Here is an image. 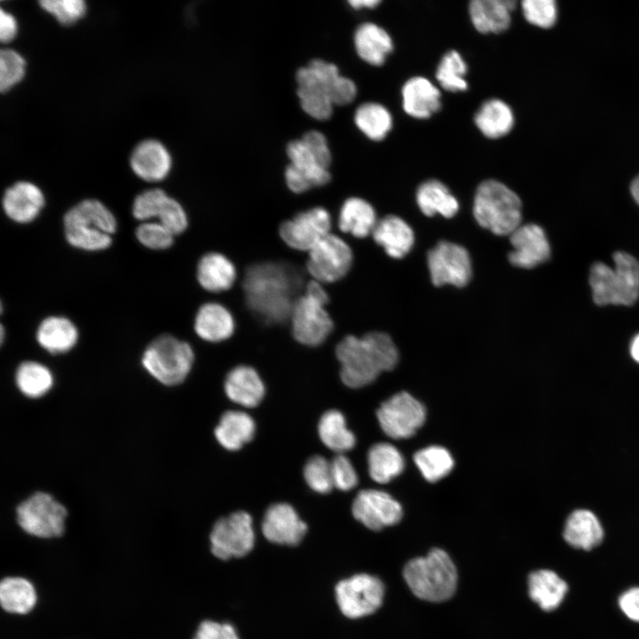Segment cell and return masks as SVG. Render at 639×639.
I'll use <instances>...</instances> for the list:
<instances>
[{
	"label": "cell",
	"mask_w": 639,
	"mask_h": 639,
	"mask_svg": "<svg viewBox=\"0 0 639 639\" xmlns=\"http://www.w3.org/2000/svg\"><path fill=\"white\" fill-rule=\"evenodd\" d=\"M432 283L440 287L451 284L463 287L471 278V261L468 251L462 246L440 241L431 248L427 256Z\"/></svg>",
	"instance_id": "9a60e30c"
},
{
	"label": "cell",
	"mask_w": 639,
	"mask_h": 639,
	"mask_svg": "<svg viewBox=\"0 0 639 639\" xmlns=\"http://www.w3.org/2000/svg\"><path fill=\"white\" fill-rule=\"evenodd\" d=\"M167 195L161 188H152L140 193L132 203L133 217L141 222L155 218L161 203Z\"/></svg>",
	"instance_id": "f907efd6"
},
{
	"label": "cell",
	"mask_w": 639,
	"mask_h": 639,
	"mask_svg": "<svg viewBox=\"0 0 639 639\" xmlns=\"http://www.w3.org/2000/svg\"><path fill=\"white\" fill-rule=\"evenodd\" d=\"M133 173L146 182H159L170 173L172 159L166 146L159 140L148 138L140 141L130 156Z\"/></svg>",
	"instance_id": "ffe728a7"
},
{
	"label": "cell",
	"mask_w": 639,
	"mask_h": 639,
	"mask_svg": "<svg viewBox=\"0 0 639 639\" xmlns=\"http://www.w3.org/2000/svg\"><path fill=\"white\" fill-rule=\"evenodd\" d=\"M18 25L14 16L0 9V41L2 43H11L17 36Z\"/></svg>",
	"instance_id": "9f6ffc18"
},
{
	"label": "cell",
	"mask_w": 639,
	"mask_h": 639,
	"mask_svg": "<svg viewBox=\"0 0 639 639\" xmlns=\"http://www.w3.org/2000/svg\"><path fill=\"white\" fill-rule=\"evenodd\" d=\"M155 218L175 236L185 232L188 225L185 209L176 199L169 195L161 204Z\"/></svg>",
	"instance_id": "681fc988"
},
{
	"label": "cell",
	"mask_w": 639,
	"mask_h": 639,
	"mask_svg": "<svg viewBox=\"0 0 639 639\" xmlns=\"http://www.w3.org/2000/svg\"><path fill=\"white\" fill-rule=\"evenodd\" d=\"M354 122L373 141L384 139L393 126L390 112L376 102H366L359 106L354 113Z\"/></svg>",
	"instance_id": "74e56055"
},
{
	"label": "cell",
	"mask_w": 639,
	"mask_h": 639,
	"mask_svg": "<svg viewBox=\"0 0 639 639\" xmlns=\"http://www.w3.org/2000/svg\"><path fill=\"white\" fill-rule=\"evenodd\" d=\"M567 591V583L551 570L534 571L528 577L529 596L543 611L556 609Z\"/></svg>",
	"instance_id": "1f68e13d"
},
{
	"label": "cell",
	"mask_w": 639,
	"mask_h": 639,
	"mask_svg": "<svg viewBox=\"0 0 639 639\" xmlns=\"http://www.w3.org/2000/svg\"><path fill=\"white\" fill-rule=\"evenodd\" d=\"M414 462L422 477L434 483L447 476L453 469L454 461L447 449L430 446L417 451Z\"/></svg>",
	"instance_id": "b9f144b4"
},
{
	"label": "cell",
	"mask_w": 639,
	"mask_h": 639,
	"mask_svg": "<svg viewBox=\"0 0 639 639\" xmlns=\"http://www.w3.org/2000/svg\"><path fill=\"white\" fill-rule=\"evenodd\" d=\"M376 214L373 206L366 200L351 197L343 203L338 217L339 229L357 238L372 234L376 223Z\"/></svg>",
	"instance_id": "836d02e7"
},
{
	"label": "cell",
	"mask_w": 639,
	"mask_h": 639,
	"mask_svg": "<svg viewBox=\"0 0 639 639\" xmlns=\"http://www.w3.org/2000/svg\"><path fill=\"white\" fill-rule=\"evenodd\" d=\"M415 198L421 211L427 217L440 214L450 218L459 210L457 199L445 184L437 179L422 183L417 188Z\"/></svg>",
	"instance_id": "e575fe53"
},
{
	"label": "cell",
	"mask_w": 639,
	"mask_h": 639,
	"mask_svg": "<svg viewBox=\"0 0 639 639\" xmlns=\"http://www.w3.org/2000/svg\"><path fill=\"white\" fill-rule=\"evenodd\" d=\"M225 391L233 402L245 407H254L264 398V385L256 369L241 365L227 374Z\"/></svg>",
	"instance_id": "83f0119b"
},
{
	"label": "cell",
	"mask_w": 639,
	"mask_h": 639,
	"mask_svg": "<svg viewBox=\"0 0 639 639\" xmlns=\"http://www.w3.org/2000/svg\"><path fill=\"white\" fill-rule=\"evenodd\" d=\"M402 107L409 116L424 120L441 108V92L428 78L413 76L401 89Z\"/></svg>",
	"instance_id": "603a6c76"
},
{
	"label": "cell",
	"mask_w": 639,
	"mask_h": 639,
	"mask_svg": "<svg viewBox=\"0 0 639 639\" xmlns=\"http://www.w3.org/2000/svg\"><path fill=\"white\" fill-rule=\"evenodd\" d=\"M15 381L24 395L29 398H40L51 388L53 376L44 365L36 361H25L18 367Z\"/></svg>",
	"instance_id": "60d3db41"
},
{
	"label": "cell",
	"mask_w": 639,
	"mask_h": 639,
	"mask_svg": "<svg viewBox=\"0 0 639 639\" xmlns=\"http://www.w3.org/2000/svg\"><path fill=\"white\" fill-rule=\"evenodd\" d=\"M474 122L485 137L496 139L511 131L515 117L511 107L505 101L490 99L477 109Z\"/></svg>",
	"instance_id": "d6a6232c"
},
{
	"label": "cell",
	"mask_w": 639,
	"mask_h": 639,
	"mask_svg": "<svg viewBox=\"0 0 639 639\" xmlns=\"http://www.w3.org/2000/svg\"><path fill=\"white\" fill-rule=\"evenodd\" d=\"M509 241L514 250L509 254V260L517 267L531 269L550 256L546 234L537 225H520L509 235Z\"/></svg>",
	"instance_id": "ac0fdd59"
},
{
	"label": "cell",
	"mask_w": 639,
	"mask_h": 639,
	"mask_svg": "<svg viewBox=\"0 0 639 639\" xmlns=\"http://www.w3.org/2000/svg\"><path fill=\"white\" fill-rule=\"evenodd\" d=\"M614 268L602 262L595 263L589 272L592 297L598 305L630 306L639 297V262L631 255L613 254Z\"/></svg>",
	"instance_id": "277c9868"
},
{
	"label": "cell",
	"mask_w": 639,
	"mask_h": 639,
	"mask_svg": "<svg viewBox=\"0 0 639 639\" xmlns=\"http://www.w3.org/2000/svg\"><path fill=\"white\" fill-rule=\"evenodd\" d=\"M318 431L323 444L337 453L351 450L356 444L355 436L347 428L344 416L337 410L327 411L321 416Z\"/></svg>",
	"instance_id": "f35d334b"
},
{
	"label": "cell",
	"mask_w": 639,
	"mask_h": 639,
	"mask_svg": "<svg viewBox=\"0 0 639 639\" xmlns=\"http://www.w3.org/2000/svg\"><path fill=\"white\" fill-rule=\"evenodd\" d=\"M383 595V582L369 574L354 575L335 587L337 604L341 611L351 619L375 612L381 606Z\"/></svg>",
	"instance_id": "7c38bea8"
},
{
	"label": "cell",
	"mask_w": 639,
	"mask_h": 639,
	"mask_svg": "<svg viewBox=\"0 0 639 639\" xmlns=\"http://www.w3.org/2000/svg\"><path fill=\"white\" fill-rule=\"evenodd\" d=\"M331 473L334 486L342 491H349L358 484V475L351 461L339 454L331 462Z\"/></svg>",
	"instance_id": "816d5d0a"
},
{
	"label": "cell",
	"mask_w": 639,
	"mask_h": 639,
	"mask_svg": "<svg viewBox=\"0 0 639 639\" xmlns=\"http://www.w3.org/2000/svg\"><path fill=\"white\" fill-rule=\"evenodd\" d=\"M521 8L525 20L541 28L553 27L557 18V6L554 0H524Z\"/></svg>",
	"instance_id": "7dc6e473"
},
{
	"label": "cell",
	"mask_w": 639,
	"mask_h": 639,
	"mask_svg": "<svg viewBox=\"0 0 639 639\" xmlns=\"http://www.w3.org/2000/svg\"><path fill=\"white\" fill-rule=\"evenodd\" d=\"M301 283L296 271L285 264L264 262L253 264L243 280L248 306L268 324L289 320Z\"/></svg>",
	"instance_id": "6da1fadb"
},
{
	"label": "cell",
	"mask_w": 639,
	"mask_h": 639,
	"mask_svg": "<svg viewBox=\"0 0 639 639\" xmlns=\"http://www.w3.org/2000/svg\"><path fill=\"white\" fill-rule=\"evenodd\" d=\"M352 260L350 246L330 233L308 252L306 267L313 280L321 284L333 283L347 274Z\"/></svg>",
	"instance_id": "8fae6325"
},
{
	"label": "cell",
	"mask_w": 639,
	"mask_h": 639,
	"mask_svg": "<svg viewBox=\"0 0 639 639\" xmlns=\"http://www.w3.org/2000/svg\"><path fill=\"white\" fill-rule=\"evenodd\" d=\"M301 139L319 163L328 169L332 162V154L325 135L320 131L312 130L305 132Z\"/></svg>",
	"instance_id": "f5cc1de1"
},
{
	"label": "cell",
	"mask_w": 639,
	"mask_h": 639,
	"mask_svg": "<svg viewBox=\"0 0 639 639\" xmlns=\"http://www.w3.org/2000/svg\"><path fill=\"white\" fill-rule=\"evenodd\" d=\"M45 199L43 191L29 181H18L4 193L2 207L13 222L28 224L41 213Z\"/></svg>",
	"instance_id": "44dd1931"
},
{
	"label": "cell",
	"mask_w": 639,
	"mask_h": 639,
	"mask_svg": "<svg viewBox=\"0 0 639 639\" xmlns=\"http://www.w3.org/2000/svg\"><path fill=\"white\" fill-rule=\"evenodd\" d=\"M563 535L572 547L590 550L603 540L604 530L594 513L578 509L567 518Z\"/></svg>",
	"instance_id": "4dcf8cb0"
},
{
	"label": "cell",
	"mask_w": 639,
	"mask_h": 639,
	"mask_svg": "<svg viewBox=\"0 0 639 639\" xmlns=\"http://www.w3.org/2000/svg\"><path fill=\"white\" fill-rule=\"evenodd\" d=\"M335 355L341 365V379L350 388L368 385L382 372L392 370L398 360L390 335L376 331L361 337H343L336 345Z\"/></svg>",
	"instance_id": "7a4b0ae2"
},
{
	"label": "cell",
	"mask_w": 639,
	"mask_h": 639,
	"mask_svg": "<svg viewBox=\"0 0 639 639\" xmlns=\"http://www.w3.org/2000/svg\"><path fill=\"white\" fill-rule=\"evenodd\" d=\"M383 431L394 439L408 438L422 426L426 419L424 406L406 391L385 400L376 412Z\"/></svg>",
	"instance_id": "30bf717a"
},
{
	"label": "cell",
	"mask_w": 639,
	"mask_h": 639,
	"mask_svg": "<svg viewBox=\"0 0 639 639\" xmlns=\"http://www.w3.org/2000/svg\"><path fill=\"white\" fill-rule=\"evenodd\" d=\"M351 511L358 521L374 531L398 524L403 515L402 507L395 499L375 489L360 491L352 502Z\"/></svg>",
	"instance_id": "e0dca14e"
},
{
	"label": "cell",
	"mask_w": 639,
	"mask_h": 639,
	"mask_svg": "<svg viewBox=\"0 0 639 639\" xmlns=\"http://www.w3.org/2000/svg\"><path fill=\"white\" fill-rule=\"evenodd\" d=\"M67 515L66 508L51 494L38 492L17 508V521L28 533L40 538L60 536Z\"/></svg>",
	"instance_id": "9c48e42d"
},
{
	"label": "cell",
	"mask_w": 639,
	"mask_h": 639,
	"mask_svg": "<svg viewBox=\"0 0 639 639\" xmlns=\"http://www.w3.org/2000/svg\"><path fill=\"white\" fill-rule=\"evenodd\" d=\"M516 4L514 0H473L469 4L471 23L481 34L501 33L509 28Z\"/></svg>",
	"instance_id": "d4e9b609"
},
{
	"label": "cell",
	"mask_w": 639,
	"mask_h": 639,
	"mask_svg": "<svg viewBox=\"0 0 639 639\" xmlns=\"http://www.w3.org/2000/svg\"><path fill=\"white\" fill-rule=\"evenodd\" d=\"M135 233L137 240L150 249H167L174 243L175 235L158 221L142 222Z\"/></svg>",
	"instance_id": "c3c4849f"
},
{
	"label": "cell",
	"mask_w": 639,
	"mask_h": 639,
	"mask_svg": "<svg viewBox=\"0 0 639 639\" xmlns=\"http://www.w3.org/2000/svg\"><path fill=\"white\" fill-rule=\"evenodd\" d=\"M25 73L26 61L20 53L11 48L0 51L1 92H6L20 83Z\"/></svg>",
	"instance_id": "ee69618b"
},
{
	"label": "cell",
	"mask_w": 639,
	"mask_h": 639,
	"mask_svg": "<svg viewBox=\"0 0 639 639\" xmlns=\"http://www.w3.org/2000/svg\"><path fill=\"white\" fill-rule=\"evenodd\" d=\"M630 192L634 200L639 205V175L631 182Z\"/></svg>",
	"instance_id": "680465c9"
},
{
	"label": "cell",
	"mask_w": 639,
	"mask_h": 639,
	"mask_svg": "<svg viewBox=\"0 0 639 639\" xmlns=\"http://www.w3.org/2000/svg\"><path fill=\"white\" fill-rule=\"evenodd\" d=\"M630 352L633 359L639 363V335L633 339L630 346Z\"/></svg>",
	"instance_id": "91938a15"
},
{
	"label": "cell",
	"mask_w": 639,
	"mask_h": 639,
	"mask_svg": "<svg viewBox=\"0 0 639 639\" xmlns=\"http://www.w3.org/2000/svg\"><path fill=\"white\" fill-rule=\"evenodd\" d=\"M254 541L252 518L244 511L220 518L210 533L211 551L224 560L248 554L254 547Z\"/></svg>",
	"instance_id": "4fadbf2b"
},
{
	"label": "cell",
	"mask_w": 639,
	"mask_h": 639,
	"mask_svg": "<svg viewBox=\"0 0 639 639\" xmlns=\"http://www.w3.org/2000/svg\"><path fill=\"white\" fill-rule=\"evenodd\" d=\"M349 4L355 10L375 8L381 0H350Z\"/></svg>",
	"instance_id": "6f0895ef"
},
{
	"label": "cell",
	"mask_w": 639,
	"mask_h": 639,
	"mask_svg": "<svg viewBox=\"0 0 639 639\" xmlns=\"http://www.w3.org/2000/svg\"><path fill=\"white\" fill-rule=\"evenodd\" d=\"M196 278L205 290L220 293L230 289L237 278L233 263L220 252L203 255L196 268Z\"/></svg>",
	"instance_id": "4316f807"
},
{
	"label": "cell",
	"mask_w": 639,
	"mask_h": 639,
	"mask_svg": "<svg viewBox=\"0 0 639 639\" xmlns=\"http://www.w3.org/2000/svg\"><path fill=\"white\" fill-rule=\"evenodd\" d=\"M194 360L191 345L171 335L154 339L143 352L142 365L158 382L173 386L188 375Z\"/></svg>",
	"instance_id": "ba28073f"
},
{
	"label": "cell",
	"mask_w": 639,
	"mask_h": 639,
	"mask_svg": "<svg viewBox=\"0 0 639 639\" xmlns=\"http://www.w3.org/2000/svg\"><path fill=\"white\" fill-rule=\"evenodd\" d=\"M331 226L329 212L325 208L314 207L284 221L280 225L279 234L289 248L309 252L331 233Z\"/></svg>",
	"instance_id": "5bb4252c"
},
{
	"label": "cell",
	"mask_w": 639,
	"mask_h": 639,
	"mask_svg": "<svg viewBox=\"0 0 639 639\" xmlns=\"http://www.w3.org/2000/svg\"><path fill=\"white\" fill-rule=\"evenodd\" d=\"M193 639H240L236 629L229 623L205 620L199 626Z\"/></svg>",
	"instance_id": "db71d44e"
},
{
	"label": "cell",
	"mask_w": 639,
	"mask_h": 639,
	"mask_svg": "<svg viewBox=\"0 0 639 639\" xmlns=\"http://www.w3.org/2000/svg\"><path fill=\"white\" fill-rule=\"evenodd\" d=\"M63 225L65 238L72 247L93 252L111 246L117 221L100 201L85 199L65 213Z\"/></svg>",
	"instance_id": "3957f363"
},
{
	"label": "cell",
	"mask_w": 639,
	"mask_h": 639,
	"mask_svg": "<svg viewBox=\"0 0 639 639\" xmlns=\"http://www.w3.org/2000/svg\"><path fill=\"white\" fill-rule=\"evenodd\" d=\"M328 295L323 285L312 280L296 300L289 316L294 338L306 346L324 343L334 328L327 304Z\"/></svg>",
	"instance_id": "52a82bcc"
},
{
	"label": "cell",
	"mask_w": 639,
	"mask_h": 639,
	"mask_svg": "<svg viewBox=\"0 0 639 639\" xmlns=\"http://www.w3.org/2000/svg\"><path fill=\"white\" fill-rule=\"evenodd\" d=\"M286 153L289 164L285 170V181L291 192L304 193L325 185L331 180L328 169L319 163L301 138L290 141Z\"/></svg>",
	"instance_id": "2e32d148"
},
{
	"label": "cell",
	"mask_w": 639,
	"mask_h": 639,
	"mask_svg": "<svg viewBox=\"0 0 639 639\" xmlns=\"http://www.w3.org/2000/svg\"><path fill=\"white\" fill-rule=\"evenodd\" d=\"M38 4L63 26L77 22L85 15L87 9L83 0H41Z\"/></svg>",
	"instance_id": "f6af8a7d"
},
{
	"label": "cell",
	"mask_w": 639,
	"mask_h": 639,
	"mask_svg": "<svg viewBox=\"0 0 639 639\" xmlns=\"http://www.w3.org/2000/svg\"><path fill=\"white\" fill-rule=\"evenodd\" d=\"M304 477L313 491L327 493L334 487L331 462L320 455L311 457L304 469Z\"/></svg>",
	"instance_id": "bcb514c9"
},
{
	"label": "cell",
	"mask_w": 639,
	"mask_h": 639,
	"mask_svg": "<svg viewBox=\"0 0 639 639\" xmlns=\"http://www.w3.org/2000/svg\"><path fill=\"white\" fill-rule=\"evenodd\" d=\"M478 225L497 235H510L521 225L522 202L503 183L487 179L479 184L473 202Z\"/></svg>",
	"instance_id": "8992f818"
},
{
	"label": "cell",
	"mask_w": 639,
	"mask_h": 639,
	"mask_svg": "<svg viewBox=\"0 0 639 639\" xmlns=\"http://www.w3.org/2000/svg\"><path fill=\"white\" fill-rule=\"evenodd\" d=\"M403 577L411 591L420 599L442 602L456 589L457 571L449 555L441 548L416 557L404 567Z\"/></svg>",
	"instance_id": "5b68a950"
},
{
	"label": "cell",
	"mask_w": 639,
	"mask_h": 639,
	"mask_svg": "<svg viewBox=\"0 0 639 639\" xmlns=\"http://www.w3.org/2000/svg\"><path fill=\"white\" fill-rule=\"evenodd\" d=\"M367 464L371 478L380 484H386L397 477L405 468L402 454L389 443H377L371 446L367 454Z\"/></svg>",
	"instance_id": "8d00e7d4"
},
{
	"label": "cell",
	"mask_w": 639,
	"mask_h": 639,
	"mask_svg": "<svg viewBox=\"0 0 639 639\" xmlns=\"http://www.w3.org/2000/svg\"><path fill=\"white\" fill-rule=\"evenodd\" d=\"M353 42L358 56L372 66L384 64L393 51V41L390 34L373 22L360 24L355 30Z\"/></svg>",
	"instance_id": "484cf974"
},
{
	"label": "cell",
	"mask_w": 639,
	"mask_h": 639,
	"mask_svg": "<svg viewBox=\"0 0 639 639\" xmlns=\"http://www.w3.org/2000/svg\"><path fill=\"white\" fill-rule=\"evenodd\" d=\"M296 80L299 102L305 114L319 121L330 118L334 104L325 83L308 65L297 70Z\"/></svg>",
	"instance_id": "7402d4cb"
},
{
	"label": "cell",
	"mask_w": 639,
	"mask_h": 639,
	"mask_svg": "<svg viewBox=\"0 0 639 639\" xmlns=\"http://www.w3.org/2000/svg\"><path fill=\"white\" fill-rule=\"evenodd\" d=\"M306 530V524L288 503H275L270 506L262 523L264 537L271 542L282 545H297Z\"/></svg>",
	"instance_id": "d6986e66"
},
{
	"label": "cell",
	"mask_w": 639,
	"mask_h": 639,
	"mask_svg": "<svg viewBox=\"0 0 639 639\" xmlns=\"http://www.w3.org/2000/svg\"><path fill=\"white\" fill-rule=\"evenodd\" d=\"M193 328L204 341L219 343L230 338L234 333L235 320L232 312L222 304H203L194 317Z\"/></svg>",
	"instance_id": "cb8c5ba5"
},
{
	"label": "cell",
	"mask_w": 639,
	"mask_h": 639,
	"mask_svg": "<svg viewBox=\"0 0 639 639\" xmlns=\"http://www.w3.org/2000/svg\"><path fill=\"white\" fill-rule=\"evenodd\" d=\"M372 235L375 241L394 258L405 256L411 250L414 241L411 227L394 215L378 220Z\"/></svg>",
	"instance_id": "f1b7e54d"
},
{
	"label": "cell",
	"mask_w": 639,
	"mask_h": 639,
	"mask_svg": "<svg viewBox=\"0 0 639 639\" xmlns=\"http://www.w3.org/2000/svg\"><path fill=\"white\" fill-rule=\"evenodd\" d=\"M0 601L6 611L24 614L35 606L36 594L28 580L20 577H8L1 581Z\"/></svg>",
	"instance_id": "ab89813d"
},
{
	"label": "cell",
	"mask_w": 639,
	"mask_h": 639,
	"mask_svg": "<svg viewBox=\"0 0 639 639\" xmlns=\"http://www.w3.org/2000/svg\"><path fill=\"white\" fill-rule=\"evenodd\" d=\"M256 425L250 415L241 411L225 412L215 430L218 443L227 450L235 451L249 442Z\"/></svg>",
	"instance_id": "d590c367"
},
{
	"label": "cell",
	"mask_w": 639,
	"mask_h": 639,
	"mask_svg": "<svg viewBox=\"0 0 639 639\" xmlns=\"http://www.w3.org/2000/svg\"><path fill=\"white\" fill-rule=\"evenodd\" d=\"M468 66L462 56L455 50L446 52L437 69L436 79L439 85L450 92H462L468 90L465 79Z\"/></svg>",
	"instance_id": "7bdbcfd3"
},
{
	"label": "cell",
	"mask_w": 639,
	"mask_h": 639,
	"mask_svg": "<svg viewBox=\"0 0 639 639\" xmlns=\"http://www.w3.org/2000/svg\"><path fill=\"white\" fill-rule=\"evenodd\" d=\"M78 329L64 316H49L38 325L36 337L39 345L52 354L70 351L78 341Z\"/></svg>",
	"instance_id": "f546056e"
},
{
	"label": "cell",
	"mask_w": 639,
	"mask_h": 639,
	"mask_svg": "<svg viewBox=\"0 0 639 639\" xmlns=\"http://www.w3.org/2000/svg\"><path fill=\"white\" fill-rule=\"evenodd\" d=\"M619 606L628 619L639 622V588H631L621 594Z\"/></svg>",
	"instance_id": "11a10c76"
}]
</instances>
